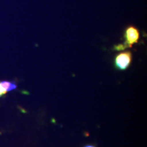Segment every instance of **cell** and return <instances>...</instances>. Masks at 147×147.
<instances>
[{
	"label": "cell",
	"mask_w": 147,
	"mask_h": 147,
	"mask_svg": "<svg viewBox=\"0 0 147 147\" xmlns=\"http://www.w3.org/2000/svg\"><path fill=\"white\" fill-rule=\"evenodd\" d=\"M17 85L14 82L1 81L0 82V97L3 96L9 91L16 89Z\"/></svg>",
	"instance_id": "cell-3"
},
{
	"label": "cell",
	"mask_w": 147,
	"mask_h": 147,
	"mask_svg": "<svg viewBox=\"0 0 147 147\" xmlns=\"http://www.w3.org/2000/svg\"><path fill=\"white\" fill-rule=\"evenodd\" d=\"M84 147H95L94 146H92V145H87V146H84Z\"/></svg>",
	"instance_id": "cell-4"
},
{
	"label": "cell",
	"mask_w": 147,
	"mask_h": 147,
	"mask_svg": "<svg viewBox=\"0 0 147 147\" xmlns=\"http://www.w3.org/2000/svg\"><path fill=\"white\" fill-rule=\"evenodd\" d=\"M132 61V54L130 51L119 53L115 58V65L119 70H125L129 67Z\"/></svg>",
	"instance_id": "cell-1"
},
{
	"label": "cell",
	"mask_w": 147,
	"mask_h": 147,
	"mask_svg": "<svg viewBox=\"0 0 147 147\" xmlns=\"http://www.w3.org/2000/svg\"><path fill=\"white\" fill-rule=\"evenodd\" d=\"M124 38L125 47L131 48L132 46L138 42L140 38L138 29L134 26L127 27L125 30Z\"/></svg>",
	"instance_id": "cell-2"
}]
</instances>
